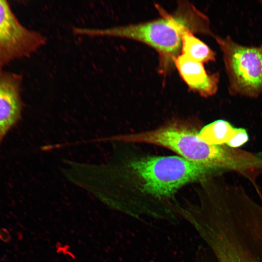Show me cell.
<instances>
[{"instance_id": "5", "label": "cell", "mask_w": 262, "mask_h": 262, "mask_svg": "<svg viewBox=\"0 0 262 262\" xmlns=\"http://www.w3.org/2000/svg\"><path fill=\"white\" fill-rule=\"evenodd\" d=\"M47 38L23 26L6 0H0V70L12 61L30 57Z\"/></svg>"}, {"instance_id": "1", "label": "cell", "mask_w": 262, "mask_h": 262, "mask_svg": "<svg viewBox=\"0 0 262 262\" xmlns=\"http://www.w3.org/2000/svg\"><path fill=\"white\" fill-rule=\"evenodd\" d=\"M213 170L181 157L130 159L114 149L107 161L90 165L88 181L95 189L121 204L133 189L162 201L172 198L182 186L204 179Z\"/></svg>"}, {"instance_id": "4", "label": "cell", "mask_w": 262, "mask_h": 262, "mask_svg": "<svg viewBox=\"0 0 262 262\" xmlns=\"http://www.w3.org/2000/svg\"><path fill=\"white\" fill-rule=\"evenodd\" d=\"M214 38L223 54L229 93L258 97L262 93V46H243L229 36Z\"/></svg>"}, {"instance_id": "3", "label": "cell", "mask_w": 262, "mask_h": 262, "mask_svg": "<svg viewBox=\"0 0 262 262\" xmlns=\"http://www.w3.org/2000/svg\"><path fill=\"white\" fill-rule=\"evenodd\" d=\"M102 141L160 146L173 150L189 161L215 170L231 167L233 164L230 156L223 148L207 144L200 138L195 129L177 121L148 131L104 137Z\"/></svg>"}, {"instance_id": "7", "label": "cell", "mask_w": 262, "mask_h": 262, "mask_svg": "<svg viewBox=\"0 0 262 262\" xmlns=\"http://www.w3.org/2000/svg\"><path fill=\"white\" fill-rule=\"evenodd\" d=\"M203 64L181 53L174 62V66L189 88L202 97H209L218 90L219 74L208 73Z\"/></svg>"}, {"instance_id": "8", "label": "cell", "mask_w": 262, "mask_h": 262, "mask_svg": "<svg viewBox=\"0 0 262 262\" xmlns=\"http://www.w3.org/2000/svg\"><path fill=\"white\" fill-rule=\"evenodd\" d=\"M180 53L203 64L215 60V52L190 31L182 35Z\"/></svg>"}, {"instance_id": "6", "label": "cell", "mask_w": 262, "mask_h": 262, "mask_svg": "<svg viewBox=\"0 0 262 262\" xmlns=\"http://www.w3.org/2000/svg\"><path fill=\"white\" fill-rule=\"evenodd\" d=\"M22 76L0 70V147L8 133L21 120Z\"/></svg>"}, {"instance_id": "9", "label": "cell", "mask_w": 262, "mask_h": 262, "mask_svg": "<svg viewBox=\"0 0 262 262\" xmlns=\"http://www.w3.org/2000/svg\"><path fill=\"white\" fill-rule=\"evenodd\" d=\"M236 128L224 120H217L205 126L200 131V138L207 144L218 146L227 143L234 135Z\"/></svg>"}, {"instance_id": "10", "label": "cell", "mask_w": 262, "mask_h": 262, "mask_svg": "<svg viewBox=\"0 0 262 262\" xmlns=\"http://www.w3.org/2000/svg\"><path fill=\"white\" fill-rule=\"evenodd\" d=\"M248 139V135L245 129L236 128L235 134L226 144L231 147H238L246 143Z\"/></svg>"}, {"instance_id": "11", "label": "cell", "mask_w": 262, "mask_h": 262, "mask_svg": "<svg viewBox=\"0 0 262 262\" xmlns=\"http://www.w3.org/2000/svg\"><path fill=\"white\" fill-rule=\"evenodd\" d=\"M9 239V232L6 229H0V241L6 242Z\"/></svg>"}, {"instance_id": "2", "label": "cell", "mask_w": 262, "mask_h": 262, "mask_svg": "<svg viewBox=\"0 0 262 262\" xmlns=\"http://www.w3.org/2000/svg\"><path fill=\"white\" fill-rule=\"evenodd\" d=\"M161 16L156 19L106 29L81 28L78 33L91 37L111 36L144 43L154 49L159 57V71L167 73L181 53L182 35L187 31L194 33L214 35L208 17L187 1H180L172 13L156 5Z\"/></svg>"}]
</instances>
